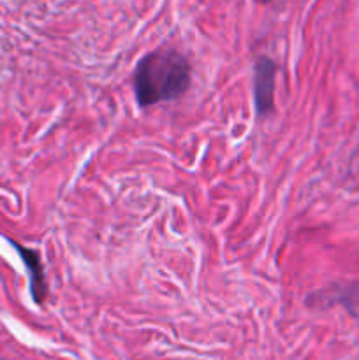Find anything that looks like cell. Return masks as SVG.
I'll list each match as a JSON object with an SVG mask.
<instances>
[{
  "label": "cell",
  "instance_id": "cell-2",
  "mask_svg": "<svg viewBox=\"0 0 359 360\" xmlns=\"http://www.w3.org/2000/svg\"><path fill=\"white\" fill-rule=\"evenodd\" d=\"M277 70V63L271 58H267V56H260L257 60L256 74H253V101H256L257 112L260 116H267L273 112Z\"/></svg>",
  "mask_w": 359,
  "mask_h": 360
},
{
  "label": "cell",
  "instance_id": "cell-1",
  "mask_svg": "<svg viewBox=\"0 0 359 360\" xmlns=\"http://www.w3.org/2000/svg\"><path fill=\"white\" fill-rule=\"evenodd\" d=\"M190 81L189 60L171 48L148 53L134 70V91L141 108L182 97L189 90Z\"/></svg>",
  "mask_w": 359,
  "mask_h": 360
},
{
  "label": "cell",
  "instance_id": "cell-3",
  "mask_svg": "<svg viewBox=\"0 0 359 360\" xmlns=\"http://www.w3.org/2000/svg\"><path fill=\"white\" fill-rule=\"evenodd\" d=\"M11 245L16 248L18 255L25 262L28 271V278H30V294L34 299L35 304H42L48 294V287H46V276H44V267H42L41 255L35 250L25 248V246L18 245V243L11 241Z\"/></svg>",
  "mask_w": 359,
  "mask_h": 360
},
{
  "label": "cell",
  "instance_id": "cell-4",
  "mask_svg": "<svg viewBox=\"0 0 359 360\" xmlns=\"http://www.w3.org/2000/svg\"><path fill=\"white\" fill-rule=\"evenodd\" d=\"M253 2H257V4H270L271 0H253Z\"/></svg>",
  "mask_w": 359,
  "mask_h": 360
}]
</instances>
